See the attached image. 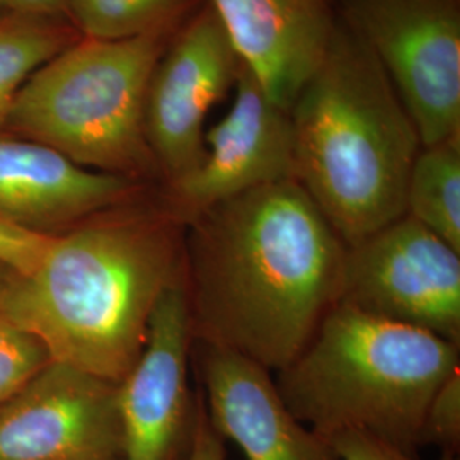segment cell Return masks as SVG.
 <instances>
[{
	"mask_svg": "<svg viewBox=\"0 0 460 460\" xmlns=\"http://www.w3.org/2000/svg\"><path fill=\"white\" fill-rule=\"evenodd\" d=\"M346 249L296 180L208 207L184 232L193 340L285 368L340 302Z\"/></svg>",
	"mask_w": 460,
	"mask_h": 460,
	"instance_id": "6da1fadb",
	"label": "cell"
},
{
	"mask_svg": "<svg viewBox=\"0 0 460 460\" xmlns=\"http://www.w3.org/2000/svg\"><path fill=\"white\" fill-rule=\"evenodd\" d=\"M99 460H119V459H99Z\"/></svg>",
	"mask_w": 460,
	"mask_h": 460,
	"instance_id": "484cf974",
	"label": "cell"
},
{
	"mask_svg": "<svg viewBox=\"0 0 460 460\" xmlns=\"http://www.w3.org/2000/svg\"><path fill=\"white\" fill-rule=\"evenodd\" d=\"M49 362L41 341L0 311V406Z\"/></svg>",
	"mask_w": 460,
	"mask_h": 460,
	"instance_id": "ac0fdd59",
	"label": "cell"
},
{
	"mask_svg": "<svg viewBox=\"0 0 460 460\" xmlns=\"http://www.w3.org/2000/svg\"><path fill=\"white\" fill-rule=\"evenodd\" d=\"M186 222L163 184L51 234L43 260L14 273L0 311L51 362L119 384L147 341L165 288L184 273Z\"/></svg>",
	"mask_w": 460,
	"mask_h": 460,
	"instance_id": "7a4b0ae2",
	"label": "cell"
},
{
	"mask_svg": "<svg viewBox=\"0 0 460 460\" xmlns=\"http://www.w3.org/2000/svg\"><path fill=\"white\" fill-rule=\"evenodd\" d=\"M406 214L460 252V137L418 152L408 181Z\"/></svg>",
	"mask_w": 460,
	"mask_h": 460,
	"instance_id": "9a60e30c",
	"label": "cell"
},
{
	"mask_svg": "<svg viewBox=\"0 0 460 460\" xmlns=\"http://www.w3.org/2000/svg\"><path fill=\"white\" fill-rule=\"evenodd\" d=\"M241 66L208 2L171 38L146 98V135L163 186L181 181L203 164L207 116L235 87Z\"/></svg>",
	"mask_w": 460,
	"mask_h": 460,
	"instance_id": "ba28073f",
	"label": "cell"
},
{
	"mask_svg": "<svg viewBox=\"0 0 460 460\" xmlns=\"http://www.w3.org/2000/svg\"><path fill=\"white\" fill-rule=\"evenodd\" d=\"M184 273L159 296L146 346L118 384L119 460H181L197 423V394L190 393L193 351Z\"/></svg>",
	"mask_w": 460,
	"mask_h": 460,
	"instance_id": "9c48e42d",
	"label": "cell"
},
{
	"mask_svg": "<svg viewBox=\"0 0 460 460\" xmlns=\"http://www.w3.org/2000/svg\"><path fill=\"white\" fill-rule=\"evenodd\" d=\"M243 66L281 108L323 64L340 22V0H207Z\"/></svg>",
	"mask_w": 460,
	"mask_h": 460,
	"instance_id": "4fadbf2b",
	"label": "cell"
},
{
	"mask_svg": "<svg viewBox=\"0 0 460 460\" xmlns=\"http://www.w3.org/2000/svg\"><path fill=\"white\" fill-rule=\"evenodd\" d=\"M178 30L75 40L26 81L0 130L91 171L163 184L146 135V98L154 66Z\"/></svg>",
	"mask_w": 460,
	"mask_h": 460,
	"instance_id": "5b68a950",
	"label": "cell"
},
{
	"mask_svg": "<svg viewBox=\"0 0 460 460\" xmlns=\"http://www.w3.org/2000/svg\"><path fill=\"white\" fill-rule=\"evenodd\" d=\"M193 351L208 420L247 460H340L326 438L290 412L263 365L199 341Z\"/></svg>",
	"mask_w": 460,
	"mask_h": 460,
	"instance_id": "7c38bea8",
	"label": "cell"
},
{
	"mask_svg": "<svg viewBox=\"0 0 460 460\" xmlns=\"http://www.w3.org/2000/svg\"><path fill=\"white\" fill-rule=\"evenodd\" d=\"M394 85L421 147L460 137V0H340Z\"/></svg>",
	"mask_w": 460,
	"mask_h": 460,
	"instance_id": "8992f818",
	"label": "cell"
},
{
	"mask_svg": "<svg viewBox=\"0 0 460 460\" xmlns=\"http://www.w3.org/2000/svg\"><path fill=\"white\" fill-rule=\"evenodd\" d=\"M51 234L21 227L0 215V264L17 275H28L43 260Z\"/></svg>",
	"mask_w": 460,
	"mask_h": 460,
	"instance_id": "ffe728a7",
	"label": "cell"
},
{
	"mask_svg": "<svg viewBox=\"0 0 460 460\" xmlns=\"http://www.w3.org/2000/svg\"><path fill=\"white\" fill-rule=\"evenodd\" d=\"M118 384L49 360L0 406V460L119 459Z\"/></svg>",
	"mask_w": 460,
	"mask_h": 460,
	"instance_id": "30bf717a",
	"label": "cell"
},
{
	"mask_svg": "<svg viewBox=\"0 0 460 460\" xmlns=\"http://www.w3.org/2000/svg\"><path fill=\"white\" fill-rule=\"evenodd\" d=\"M181 460H227L226 440L215 431L201 391H197V423L188 452Z\"/></svg>",
	"mask_w": 460,
	"mask_h": 460,
	"instance_id": "7402d4cb",
	"label": "cell"
},
{
	"mask_svg": "<svg viewBox=\"0 0 460 460\" xmlns=\"http://www.w3.org/2000/svg\"><path fill=\"white\" fill-rule=\"evenodd\" d=\"M7 13L22 16L66 19L64 0H4Z\"/></svg>",
	"mask_w": 460,
	"mask_h": 460,
	"instance_id": "603a6c76",
	"label": "cell"
},
{
	"mask_svg": "<svg viewBox=\"0 0 460 460\" xmlns=\"http://www.w3.org/2000/svg\"><path fill=\"white\" fill-rule=\"evenodd\" d=\"M290 118L294 180L346 247L406 215L421 140L377 58L341 17Z\"/></svg>",
	"mask_w": 460,
	"mask_h": 460,
	"instance_id": "3957f363",
	"label": "cell"
},
{
	"mask_svg": "<svg viewBox=\"0 0 460 460\" xmlns=\"http://www.w3.org/2000/svg\"><path fill=\"white\" fill-rule=\"evenodd\" d=\"M4 14H7V9H5L4 0H0V17L4 16Z\"/></svg>",
	"mask_w": 460,
	"mask_h": 460,
	"instance_id": "d4e9b609",
	"label": "cell"
},
{
	"mask_svg": "<svg viewBox=\"0 0 460 460\" xmlns=\"http://www.w3.org/2000/svg\"><path fill=\"white\" fill-rule=\"evenodd\" d=\"M338 304L460 345V252L402 215L346 249Z\"/></svg>",
	"mask_w": 460,
	"mask_h": 460,
	"instance_id": "52a82bcc",
	"label": "cell"
},
{
	"mask_svg": "<svg viewBox=\"0 0 460 460\" xmlns=\"http://www.w3.org/2000/svg\"><path fill=\"white\" fill-rule=\"evenodd\" d=\"M148 186L85 169L31 138L0 130V215L41 234L68 229Z\"/></svg>",
	"mask_w": 460,
	"mask_h": 460,
	"instance_id": "5bb4252c",
	"label": "cell"
},
{
	"mask_svg": "<svg viewBox=\"0 0 460 460\" xmlns=\"http://www.w3.org/2000/svg\"><path fill=\"white\" fill-rule=\"evenodd\" d=\"M457 368L460 345L336 304L275 384L323 438L363 431L414 456L428 404Z\"/></svg>",
	"mask_w": 460,
	"mask_h": 460,
	"instance_id": "277c9868",
	"label": "cell"
},
{
	"mask_svg": "<svg viewBox=\"0 0 460 460\" xmlns=\"http://www.w3.org/2000/svg\"><path fill=\"white\" fill-rule=\"evenodd\" d=\"M207 0H64L66 21L81 38L127 40L180 28Z\"/></svg>",
	"mask_w": 460,
	"mask_h": 460,
	"instance_id": "e0dca14e",
	"label": "cell"
},
{
	"mask_svg": "<svg viewBox=\"0 0 460 460\" xmlns=\"http://www.w3.org/2000/svg\"><path fill=\"white\" fill-rule=\"evenodd\" d=\"M13 275H14V271H13V270H9L7 266L0 264V298L4 296V292H5V288H7L9 281L13 279Z\"/></svg>",
	"mask_w": 460,
	"mask_h": 460,
	"instance_id": "cb8c5ba5",
	"label": "cell"
},
{
	"mask_svg": "<svg viewBox=\"0 0 460 460\" xmlns=\"http://www.w3.org/2000/svg\"><path fill=\"white\" fill-rule=\"evenodd\" d=\"M326 440L340 460H418L416 456L363 431H340ZM440 460H459V456L442 452Z\"/></svg>",
	"mask_w": 460,
	"mask_h": 460,
	"instance_id": "44dd1931",
	"label": "cell"
},
{
	"mask_svg": "<svg viewBox=\"0 0 460 460\" xmlns=\"http://www.w3.org/2000/svg\"><path fill=\"white\" fill-rule=\"evenodd\" d=\"M79 38L66 19L13 13L0 17V128L26 81Z\"/></svg>",
	"mask_w": 460,
	"mask_h": 460,
	"instance_id": "2e32d148",
	"label": "cell"
},
{
	"mask_svg": "<svg viewBox=\"0 0 460 460\" xmlns=\"http://www.w3.org/2000/svg\"><path fill=\"white\" fill-rule=\"evenodd\" d=\"M207 157L193 174L163 186L172 208L188 224L215 203L271 182L294 180V127L290 111L264 93L241 66L235 99L226 118L205 132Z\"/></svg>",
	"mask_w": 460,
	"mask_h": 460,
	"instance_id": "8fae6325",
	"label": "cell"
},
{
	"mask_svg": "<svg viewBox=\"0 0 460 460\" xmlns=\"http://www.w3.org/2000/svg\"><path fill=\"white\" fill-rule=\"evenodd\" d=\"M421 445H435L442 452L459 456L460 368L431 397L421 428Z\"/></svg>",
	"mask_w": 460,
	"mask_h": 460,
	"instance_id": "d6986e66",
	"label": "cell"
}]
</instances>
